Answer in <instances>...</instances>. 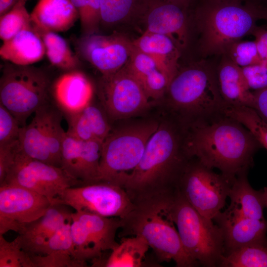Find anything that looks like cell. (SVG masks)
Returning <instances> with one entry per match:
<instances>
[{
	"instance_id": "1",
	"label": "cell",
	"mask_w": 267,
	"mask_h": 267,
	"mask_svg": "<svg viewBox=\"0 0 267 267\" xmlns=\"http://www.w3.org/2000/svg\"><path fill=\"white\" fill-rule=\"evenodd\" d=\"M262 148L247 129L225 114L187 129L188 157L230 178L248 173L255 154Z\"/></svg>"
},
{
	"instance_id": "2",
	"label": "cell",
	"mask_w": 267,
	"mask_h": 267,
	"mask_svg": "<svg viewBox=\"0 0 267 267\" xmlns=\"http://www.w3.org/2000/svg\"><path fill=\"white\" fill-rule=\"evenodd\" d=\"M186 129L178 123L159 125L148 140L140 162L121 186L134 201L173 190L190 158L185 148Z\"/></svg>"
},
{
	"instance_id": "3",
	"label": "cell",
	"mask_w": 267,
	"mask_h": 267,
	"mask_svg": "<svg viewBox=\"0 0 267 267\" xmlns=\"http://www.w3.org/2000/svg\"><path fill=\"white\" fill-rule=\"evenodd\" d=\"M264 6L230 0H194V31L203 56L224 54L234 43L252 34L256 22L263 19Z\"/></svg>"
},
{
	"instance_id": "4",
	"label": "cell",
	"mask_w": 267,
	"mask_h": 267,
	"mask_svg": "<svg viewBox=\"0 0 267 267\" xmlns=\"http://www.w3.org/2000/svg\"><path fill=\"white\" fill-rule=\"evenodd\" d=\"M165 96L178 123L185 128L218 118L226 108L216 69L203 60L180 65Z\"/></svg>"
},
{
	"instance_id": "5",
	"label": "cell",
	"mask_w": 267,
	"mask_h": 267,
	"mask_svg": "<svg viewBox=\"0 0 267 267\" xmlns=\"http://www.w3.org/2000/svg\"><path fill=\"white\" fill-rule=\"evenodd\" d=\"M174 190L134 201V207L122 220L125 234L144 238L163 262L174 261L178 267L200 264L184 248L172 219L170 205Z\"/></svg>"
},
{
	"instance_id": "6",
	"label": "cell",
	"mask_w": 267,
	"mask_h": 267,
	"mask_svg": "<svg viewBox=\"0 0 267 267\" xmlns=\"http://www.w3.org/2000/svg\"><path fill=\"white\" fill-rule=\"evenodd\" d=\"M170 211L188 254L203 267H219L224 254L223 235L219 226L200 214L177 188L172 195Z\"/></svg>"
},
{
	"instance_id": "7",
	"label": "cell",
	"mask_w": 267,
	"mask_h": 267,
	"mask_svg": "<svg viewBox=\"0 0 267 267\" xmlns=\"http://www.w3.org/2000/svg\"><path fill=\"white\" fill-rule=\"evenodd\" d=\"M51 86L42 68L5 61L0 79V104L22 127L29 116L46 104Z\"/></svg>"
},
{
	"instance_id": "8",
	"label": "cell",
	"mask_w": 267,
	"mask_h": 267,
	"mask_svg": "<svg viewBox=\"0 0 267 267\" xmlns=\"http://www.w3.org/2000/svg\"><path fill=\"white\" fill-rule=\"evenodd\" d=\"M159 125L149 122L110 132L102 142L99 181L121 186L125 177L138 164L148 140Z\"/></svg>"
},
{
	"instance_id": "9",
	"label": "cell",
	"mask_w": 267,
	"mask_h": 267,
	"mask_svg": "<svg viewBox=\"0 0 267 267\" xmlns=\"http://www.w3.org/2000/svg\"><path fill=\"white\" fill-rule=\"evenodd\" d=\"M235 178L218 174L192 157L182 168L175 188L200 214L213 220L225 206Z\"/></svg>"
},
{
	"instance_id": "10",
	"label": "cell",
	"mask_w": 267,
	"mask_h": 267,
	"mask_svg": "<svg viewBox=\"0 0 267 267\" xmlns=\"http://www.w3.org/2000/svg\"><path fill=\"white\" fill-rule=\"evenodd\" d=\"M22 187L55 203L67 188L82 185L62 168L31 158L19 149L2 183Z\"/></svg>"
},
{
	"instance_id": "11",
	"label": "cell",
	"mask_w": 267,
	"mask_h": 267,
	"mask_svg": "<svg viewBox=\"0 0 267 267\" xmlns=\"http://www.w3.org/2000/svg\"><path fill=\"white\" fill-rule=\"evenodd\" d=\"M77 212L108 217L126 218L134 202L122 186L106 181L74 186L65 189L56 200Z\"/></svg>"
},
{
	"instance_id": "12",
	"label": "cell",
	"mask_w": 267,
	"mask_h": 267,
	"mask_svg": "<svg viewBox=\"0 0 267 267\" xmlns=\"http://www.w3.org/2000/svg\"><path fill=\"white\" fill-rule=\"evenodd\" d=\"M98 92L106 112L113 119L134 116L150 105L140 83L127 64L113 74L101 75Z\"/></svg>"
},
{
	"instance_id": "13",
	"label": "cell",
	"mask_w": 267,
	"mask_h": 267,
	"mask_svg": "<svg viewBox=\"0 0 267 267\" xmlns=\"http://www.w3.org/2000/svg\"><path fill=\"white\" fill-rule=\"evenodd\" d=\"M193 0L148 1L142 22L145 31L171 38L182 53L191 43L193 26Z\"/></svg>"
},
{
	"instance_id": "14",
	"label": "cell",
	"mask_w": 267,
	"mask_h": 267,
	"mask_svg": "<svg viewBox=\"0 0 267 267\" xmlns=\"http://www.w3.org/2000/svg\"><path fill=\"white\" fill-rule=\"evenodd\" d=\"M76 53L101 75L113 74L128 62L134 48L133 40L121 32L81 35L75 41Z\"/></svg>"
},
{
	"instance_id": "15",
	"label": "cell",
	"mask_w": 267,
	"mask_h": 267,
	"mask_svg": "<svg viewBox=\"0 0 267 267\" xmlns=\"http://www.w3.org/2000/svg\"><path fill=\"white\" fill-rule=\"evenodd\" d=\"M52 203L46 197L14 185H0V234L22 233L42 217Z\"/></svg>"
},
{
	"instance_id": "16",
	"label": "cell",
	"mask_w": 267,
	"mask_h": 267,
	"mask_svg": "<svg viewBox=\"0 0 267 267\" xmlns=\"http://www.w3.org/2000/svg\"><path fill=\"white\" fill-rule=\"evenodd\" d=\"M102 142L81 140L65 132L61 147V168L82 185L99 182Z\"/></svg>"
},
{
	"instance_id": "17",
	"label": "cell",
	"mask_w": 267,
	"mask_h": 267,
	"mask_svg": "<svg viewBox=\"0 0 267 267\" xmlns=\"http://www.w3.org/2000/svg\"><path fill=\"white\" fill-rule=\"evenodd\" d=\"M50 92L59 107L71 115L90 104L94 88L86 75L77 69L60 75L51 84Z\"/></svg>"
},
{
	"instance_id": "18",
	"label": "cell",
	"mask_w": 267,
	"mask_h": 267,
	"mask_svg": "<svg viewBox=\"0 0 267 267\" xmlns=\"http://www.w3.org/2000/svg\"><path fill=\"white\" fill-rule=\"evenodd\" d=\"M213 220L223 232L224 255L245 246L267 243L266 219L229 218L220 212Z\"/></svg>"
},
{
	"instance_id": "19",
	"label": "cell",
	"mask_w": 267,
	"mask_h": 267,
	"mask_svg": "<svg viewBox=\"0 0 267 267\" xmlns=\"http://www.w3.org/2000/svg\"><path fill=\"white\" fill-rule=\"evenodd\" d=\"M70 207L52 203L40 218L28 224L19 234L22 249L30 256L36 255L54 233L69 219Z\"/></svg>"
},
{
	"instance_id": "20",
	"label": "cell",
	"mask_w": 267,
	"mask_h": 267,
	"mask_svg": "<svg viewBox=\"0 0 267 267\" xmlns=\"http://www.w3.org/2000/svg\"><path fill=\"white\" fill-rule=\"evenodd\" d=\"M134 46L151 57L169 83L178 71L182 52L169 37L145 31L133 40Z\"/></svg>"
},
{
	"instance_id": "21",
	"label": "cell",
	"mask_w": 267,
	"mask_h": 267,
	"mask_svg": "<svg viewBox=\"0 0 267 267\" xmlns=\"http://www.w3.org/2000/svg\"><path fill=\"white\" fill-rule=\"evenodd\" d=\"M216 69L218 87L226 107H254V95L249 88L241 68L227 55Z\"/></svg>"
},
{
	"instance_id": "22",
	"label": "cell",
	"mask_w": 267,
	"mask_h": 267,
	"mask_svg": "<svg viewBox=\"0 0 267 267\" xmlns=\"http://www.w3.org/2000/svg\"><path fill=\"white\" fill-rule=\"evenodd\" d=\"M72 218L68 220L42 247L31 256L35 267H82L74 256L71 231Z\"/></svg>"
},
{
	"instance_id": "23",
	"label": "cell",
	"mask_w": 267,
	"mask_h": 267,
	"mask_svg": "<svg viewBox=\"0 0 267 267\" xmlns=\"http://www.w3.org/2000/svg\"><path fill=\"white\" fill-rule=\"evenodd\" d=\"M247 173L236 178L228 197L230 204L223 212L224 216L233 218L264 220L263 210L266 207L264 190H256L248 182Z\"/></svg>"
},
{
	"instance_id": "24",
	"label": "cell",
	"mask_w": 267,
	"mask_h": 267,
	"mask_svg": "<svg viewBox=\"0 0 267 267\" xmlns=\"http://www.w3.org/2000/svg\"><path fill=\"white\" fill-rule=\"evenodd\" d=\"M30 15L34 27L56 33L68 30L79 19L70 0H39Z\"/></svg>"
},
{
	"instance_id": "25",
	"label": "cell",
	"mask_w": 267,
	"mask_h": 267,
	"mask_svg": "<svg viewBox=\"0 0 267 267\" xmlns=\"http://www.w3.org/2000/svg\"><path fill=\"white\" fill-rule=\"evenodd\" d=\"M0 55L5 61L18 65H31L43 58L45 48L41 36L32 26L2 42Z\"/></svg>"
},
{
	"instance_id": "26",
	"label": "cell",
	"mask_w": 267,
	"mask_h": 267,
	"mask_svg": "<svg viewBox=\"0 0 267 267\" xmlns=\"http://www.w3.org/2000/svg\"><path fill=\"white\" fill-rule=\"evenodd\" d=\"M101 26L133 28L142 32L147 0H100Z\"/></svg>"
},
{
	"instance_id": "27",
	"label": "cell",
	"mask_w": 267,
	"mask_h": 267,
	"mask_svg": "<svg viewBox=\"0 0 267 267\" xmlns=\"http://www.w3.org/2000/svg\"><path fill=\"white\" fill-rule=\"evenodd\" d=\"M48 108L45 104L39 108L34 113L31 122L21 127L18 142L20 150L23 154L51 165L46 147V123Z\"/></svg>"
},
{
	"instance_id": "28",
	"label": "cell",
	"mask_w": 267,
	"mask_h": 267,
	"mask_svg": "<svg viewBox=\"0 0 267 267\" xmlns=\"http://www.w3.org/2000/svg\"><path fill=\"white\" fill-rule=\"evenodd\" d=\"M69 117L67 131L80 140L103 141L109 135L110 127L101 110L90 104Z\"/></svg>"
},
{
	"instance_id": "29",
	"label": "cell",
	"mask_w": 267,
	"mask_h": 267,
	"mask_svg": "<svg viewBox=\"0 0 267 267\" xmlns=\"http://www.w3.org/2000/svg\"><path fill=\"white\" fill-rule=\"evenodd\" d=\"M72 216L83 224L103 252L111 251L119 244L115 238L118 229L122 226L121 219L87 212L75 211Z\"/></svg>"
},
{
	"instance_id": "30",
	"label": "cell",
	"mask_w": 267,
	"mask_h": 267,
	"mask_svg": "<svg viewBox=\"0 0 267 267\" xmlns=\"http://www.w3.org/2000/svg\"><path fill=\"white\" fill-rule=\"evenodd\" d=\"M33 27L41 36L45 55L52 65L65 71L79 69L81 59L63 37L56 32Z\"/></svg>"
},
{
	"instance_id": "31",
	"label": "cell",
	"mask_w": 267,
	"mask_h": 267,
	"mask_svg": "<svg viewBox=\"0 0 267 267\" xmlns=\"http://www.w3.org/2000/svg\"><path fill=\"white\" fill-rule=\"evenodd\" d=\"M149 246L138 235L122 238L104 264L107 267H139Z\"/></svg>"
},
{
	"instance_id": "32",
	"label": "cell",
	"mask_w": 267,
	"mask_h": 267,
	"mask_svg": "<svg viewBox=\"0 0 267 267\" xmlns=\"http://www.w3.org/2000/svg\"><path fill=\"white\" fill-rule=\"evenodd\" d=\"M221 267H267V243L245 246L223 255Z\"/></svg>"
},
{
	"instance_id": "33",
	"label": "cell",
	"mask_w": 267,
	"mask_h": 267,
	"mask_svg": "<svg viewBox=\"0 0 267 267\" xmlns=\"http://www.w3.org/2000/svg\"><path fill=\"white\" fill-rule=\"evenodd\" d=\"M71 218V231L74 256L83 267H86L87 261L97 260L101 257L103 252L83 224L72 215Z\"/></svg>"
},
{
	"instance_id": "34",
	"label": "cell",
	"mask_w": 267,
	"mask_h": 267,
	"mask_svg": "<svg viewBox=\"0 0 267 267\" xmlns=\"http://www.w3.org/2000/svg\"><path fill=\"white\" fill-rule=\"evenodd\" d=\"M224 113L242 124L267 150V123L254 109L246 106L226 107Z\"/></svg>"
},
{
	"instance_id": "35",
	"label": "cell",
	"mask_w": 267,
	"mask_h": 267,
	"mask_svg": "<svg viewBox=\"0 0 267 267\" xmlns=\"http://www.w3.org/2000/svg\"><path fill=\"white\" fill-rule=\"evenodd\" d=\"M27 0H19L12 8L0 16V38L2 42L32 27L31 15L26 7Z\"/></svg>"
},
{
	"instance_id": "36",
	"label": "cell",
	"mask_w": 267,
	"mask_h": 267,
	"mask_svg": "<svg viewBox=\"0 0 267 267\" xmlns=\"http://www.w3.org/2000/svg\"><path fill=\"white\" fill-rule=\"evenodd\" d=\"M0 267H35L30 255L22 249L19 235L8 241L0 234Z\"/></svg>"
},
{
	"instance_id": "37",
	"label": "cell",
	"mask_w": 267,
	"mask_h": 267,
	"mask_svg": "<svg viewBox=\"0 0 267 267\" xmlns=\"http://www.w3.org/2000/svg\"><path fill=\"white\" fill-rule=\"evenodd\" d=\"M79 16L81 35L99 33L101 27L100 0H70Z\"/></svg>"
},
{
	"instance_id": "38",
	"label": "cell",
	"mask_w": 267,
	"mask_h": 267,
	"mask_svg": "<svg viewBox=\"0 0 267 267\" xmlns=\"http://www.w3.org/2000/svg\"><path fill=\"white\" fill-rule=\"evenodd\" d=\"M224 54L241 68L263 62L255 41L236 42L231 45Z\"/></svg>"
},
{
	"instance_id": "39",
	"label": "cell",
	"mask_w": 267,
	"mask_h": 267,
	"mask_svg": "<svg viewBox=\"0 0 267 267\" xmlns=\"http://www.w3.org/2000/svg\"><path fill=\"white\" fill-rule=\"evenodd\" d=\"M20 128L17 119L0 104V145L18 140Z\"/></svg>"
},
{
	"instance_id": "40",
	"label": "cell",
	"mask_w": 267,
	"mask_h": 267,
	"mask_svg": "<svg viewBox=\"0 0 267 267\" xmlns=\"http://www.w3.org/2000/svg\"><path fill=\"white\" fill-rule=\"evenodd\" d=\"M241 68L247 84L252 92L267 87V64L263 62Z\"/></svg>"
},
{
	"instance_id": "41",
	"label": "cell",
	"mask_w": 267,
	"mask_h": 267,
	"mask_svg": "<svg viewBox=\"0 0 267 267\" xmlns=\"http://www.w3.org/2000/svg\"><path fill=\"white\" fill-rule=\"evenodd\" d=\"M18 147V140L0 145V184L14 162Z\"/></svg>"
},
{
	"instance_id": "42",
	"label": "cell",
	"mask_w": 267,
	"mask_h": 267,
	"mask_svg": "<svg viewBox=\"0 0 267 267\" xmlns=\"http://www.w3.org/2000/svg\"><path fill=\"white\" fill-rule=\"evenodd\" d=\"M255 37V42L259 55L262 61L267 64V27H257L252 34Z\"/></svg>"
},
{
	"instance_id": "43",
	"label": "cell",
	"mask_w": 267,
	"mask_h": 267,
	"mask_svg": "<svg viewBox=\"0 0 267 267\" xmlns=\"http://www.w3.org/2000/svg\"><path fill=\"white\" fill-rule=\"evenodd\" d=\"M253 92L254 95L253 109L267 123V87Z\"/></svg>"
},
{
	"instance_id": "44",
	"label": "cell",
	"mask_w": 267,
	"mask_h": 267,
	"mask_svg": "<svg viewBox=\"0 0 267 267\" xmlns=\"http://www.w3.org/2000/svg\"><path fill=\"white\" fill-rule=\"evenodd\" d=\"M19 0H0V16L9 11Z\"/></svg>"
},
{
	"instance_id": "45",
	"label": "cell",
	"mask_w": 267,
	"mask_h": 267,
	"mask_svg": "<svg viewBox=\"0 0 267 267\" xmlns=\"http://www.w3.org/2000/svg\"><path fill=\"white\" fill-rule=\"evenodd\" d=\"M234 0V1H237L243 3H255L257 4L262 5V2L264 0Z\"/></svg>"
},
{
	"instance_id": "46",
	"label": "cell",
	"mask_w": 267,
	"mask_h": 267,
	"mask_svg": "<svg viewBox=\"0 0 267 267\" xmlns=\"http://www.w3.org/2000/svg\"><path fill=\"white\" fill-rule=\"evenodd\" d=\"M263 190H264L265 205H266V207H267V187H264Z\"/></svg>"
},
{
	"instance_id": "47",
	"label": "cell",
	"mask_w": 267,
	"mask_h": 267,
	"mask_svg": "<svg viewBox=\"0 0 267 267\" xmlns=\"http://www.w3.org/2000/svg\"><path fill=\"white\" fill-rule=\"evenodd\" d=\"M263 19L267 21V6H264V8Z\"/></svg>"
},
{
	"instance_id": "48",
	"label": "cell",
	"mask_w": 267,
	"mask_h": 267,
	"mask_svg": "<svg viewBox=\"0 0 267 267\" xmlns=\"http://www.w3.org/2000/svg\"><path fill=\"white\" fill-rule=\"evenodd\" d=\"M149 1H161L167 0H147Z\"/></svg>"
}]
</instances>
